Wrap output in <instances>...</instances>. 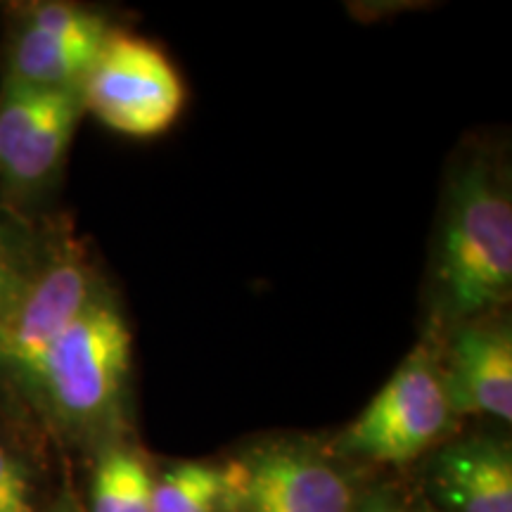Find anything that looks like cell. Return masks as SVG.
<instances>
[{
    "label": "cell",
    "mask_w": 512,
    "mask_h": 512,
    "mask_svg": "<svg viewBox=\"0 0 512 512\" xmlns=\"http://www.w3.org/2000/svg\"><path fill=\"white\" fill-rule=\"evenodd\" d=\"M131 370V332L100 290L48 349L29 389L67 427L95 430L119 411Z\"/></svg>",
    "instance_id": "7a4b0ae2"
},
{
    "label": "cell",
    "mask_w": 512,
    "mask_h": 512,
    "mask_svg": "<svg viewBox=\"0 0 512 512\" xmlns=\"http://www.w3.org/2000/svg\"><path fill=\"white\" fill-rule=\"evenodd\" d=\"M444 380L456 415L512 422V332L503 320L463 323L448 349Z\"/></svg>",
    "instance_id": "9c48e42d"
},
{
    "label": "cell",
    "mask_w": 512,
    "mask_h": 512,
    "mask_svg": "<svg viewBox=\"0 0 512 512\" xmlns=\"http://www.w3.org/2000/svg\"><path fill=\"white\" fill-rule=\"evenodd\" d=\"M79 91L83 110L131 138L169 131L185 105V86L164 50L119 31L107 36Z\"/></svg>",
    "instance_id": "277c9868"
},
{
    "label": "cell",
    "mask_w": 512,
    "mask_h": 512,
    "mask_svg": "<svg viewBox=\"0 0 512 512\" xmlns=\"http://www.w3.org/2000/svg\"><path fill=\"white\" fill-rule=\"evenodd\" d=\"M221 503V467L207 463H178L152 484V512H216Z\"/></svg>",
    "instance_id": "7c38bea8"
},
{
    "label": "cell",
    "mask_w": 512,
    "mask_h": 512,
    "mask_svg": "<svg viewBox=\"0 0 512 512\" xmlns=\"http://www.w3.org/2000/svg\"><path fill=\"white\" fill-rule=\"evenodd\" d=\"M110 34L98 12L69 3L36 5L12 41L8 79L46 91H79Z\"/></svg>",
    "instance_id": "ba28073f"
},
{
    "label": "cell",
    "mask_w": 512,
    "mask_h": 512,
    "mask_svg": "<svg viewBox=\"0 0 512 512\" xmlns=\"http://www.w3.org/2000/svg\"><path fill=\"white\" fill-rule=\"evenodd\" d=\"M83 112L81 91H46L5 79L0 91V176L34 190L60 169Z\"/></svg>",
    "instance_id": "52a82bcc"
},
{
    "label": "cell",
    "mask_w": 512,
    "mask_h": 512,
    "mask_svg": "<svg viewBox=\"0 0 512 512\" xmlns=\"http://www.w3.org/2000/svg\"><path fill=\"white\" fill-rule=\"evenodd\" d=\"M228 512H354V482L313 448L259 446L221 467Z\"/></svg>",
    "instance_id": "5b68a950"
},
{
    "label": "cell",
    "mask_w": 512,
    "mask_h": 512,
    "mask_svg": "<svg viewBox=\"0 0 512 512\" xmlns=\"http://www.w3.org/2000/svg\"><path fill=\"white\" fill-rule=\"evenodd\" d=\"M0 512H34L27 496H12L0 491Z\"/></svg>",
    "instance_id": "2e32d148"
},
{
    "label": "cell",
    "mask_w": 512,
    "mask_h": 512,
    "mask_svg": "<svg viewBox=\"0 0 512 512\" xmlns=\"http://www.w3.org/2000/svg\"><path fill=\"white\" fill-rule=\"evenodd\" d=\"M34 268L29 266L27 256L17 247L5 230H0V335H3L5 323H8L17 299L22 297Z\"/></svg>",
    "instance_id": "4fadbf2b"
},
{
    "label": "cell",
    "mask_w": 512,
    "mask_h": 512,
    "mask_svg": "<svg viewBox=\"0 0 512 512\" xmlns=\"http://www.w3.org/2000/svg\"><path fill=\"white\" fill-rule=\"evenodd\" d=\"M430 486L446 512H512V453L494 437L448 444L430 465Z\"/></svg>",
    "instance_id": "30bf717a"
},
{
    "label": "cell",
    "mask_w": 512,
    "mask_h": 512,
    "mask_svg": "<svg viewBox=\"0 0 512 512\" xmlns=\"http://www.w3.org/2000/svg\"><path fill=\"white\" fill-rule=\"evenodd\" d=\"M0 491L29 498V479L24 475V467L3 446H0Z\"/></svg>",
    "instance_id": "9a60e30c"
},
{
    "label": "cell",
    "mask_w": 512,
    "mask_h": 512,
    "mask_svg": "<svg viewBox=\"0 0 512 512\" xmlns=\"http://www.w3.org/2000/svg\"><path fill=\"white\" fill-rule=\"evenodd\" d=\"M150 470L131 448L105 451L95 465L91 486L93 512H152Z\"/></svg>",
    "instance_id": "8fae6325"
},
{
    "label": "cell",
    "mask_w": 512,
    "mask_h": 512,
    "mask_svg": "<svg viewBox=\"0 0 512 512\" xmlns=\"http://www.w3.org/2000/svg\"><path fill=\"white\" fill-rule=\"evenodd\" d=\"M439 297L448 318H482L512 290V200L508 183L475 162L453 178L437 254Z\"/></svg>",
    "instance_id": "6da1fadb"
},
{
    "label": "cell",
    "mask_w": 512,
    "mask_h": 512,
    "mask_svg": "<svg viewBox=\"0 0 512 512\" xmlns=\"http://www.w3.org/2000/svg\"><path fill=\"white\" fill-rule=\"evenodd\" d=\"M453 418L444 366L425 344L396 368L366 411L351 422L339 448L370 463H411L446 437Z\"/></svg>",
    "instance_id": "3957f363"
},
{
    "label": "cell",
    "mask_w": 512,
    "mask_h": 512,
    "mask_svg": "<svg viewBox=\"0 0 512 512\" xmlns=\"http://www.w3.org/2000/svg\"><path fill=\"white\" fill-rule=\"evenodd\" d=\"M100 290L98 278L76 254H60L34 268L0 335V366L31 387L48 349Z\"/></svg>",
    "instance_id": "8992f818"
},
{
    "label": "cell",
    "mask_w": 512,
    "mask_h": 512,
    "mask_svg": "<svg viewBox=\"0 0 512 512\" xmlns=\"http://www.w3.org/2000/svg\"><path fill=\"white\" fill-rule=\"evenodd\" d=\"M354 512H422L392 489H377L358 498Z\"/></svg>",
    "instance_id": "5bb4252c"
}]
</instances>
